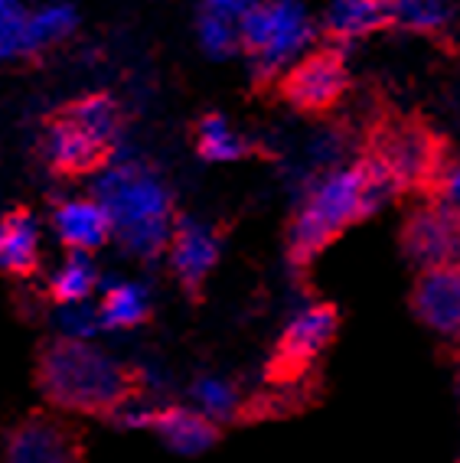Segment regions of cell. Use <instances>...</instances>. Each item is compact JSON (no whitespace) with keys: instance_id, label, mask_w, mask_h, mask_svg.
Segmentation results:
<instances>
[{"instance_id":"cell-11","label":"cell","mask_w":460,"mask_h":463,"mask_svg":"<svg viewBox=\"0 0 460 463\" xmlns=\"http://www.w3.org/2000/svg\"><path fill=\"white\" fill-rule=\"evenodd\" d=\"M411 307L427 330L441 336H460V268L421 271L411 290Z\"/></svg>"},{"instance_id":"cell-19","label":"cell","mask_w":460,"mask_h":463,"mask_svg":"<svg viewBox=\"0 0 460 463\" xmlns=\"http://www.w3.org/2000/svg\"><path fill=\"white\" fill-rule=\"evenodd\" d=\"M75 125H82L91 137L105 141L108 147L118 141V128H121V111L118 101L111 95H85V99L72 101L69 108H62Z\"/></svg>"},{"instance_id":"cell-4","label":"cell","mask_w":460,"mask_h":463,"mask_svg":"<svg viewBox=\"0 0 460 463\" xmlns=\"http://www.w3.org/2000/svg\"><path fill=\"white\" fill-rule=\"evenodd\" d=\"M317 24L301 0H255L242 20V50L252 56L255 79L284 75L307 56Z\"/></svg>"},{"instance_id":"cell-21","label":"cell","mask_w":460,"mask_h":463,"mask_svg":"<svg viewBox=\"0 0 460 463\" xmlns=\"http://www.w3.org/2000/svg\"><path fill=\"white\" fill-rule=\"evenodd\" d=\"M99 284V274H95V265L89 261V251H72L66 258V265L53 274L50 294L56 304H82L91 290Z\"/></svg>"},{"instance_id":"cell-13","label":"cell","mask_w":460,"mask_h":463,"mask_svg":"<svg viewBox=\"0 0 460 463\" xmlns=\"http://www.w3.org/2000/svg\"><path fill=\"white\" fill-rule=\"evenodd\" d=\"M150 430L170 447L173 454L180 457H199L219 440V428H216V421L209 414H203L199 408H183V405L157 408L154 428Z\"/></svg>"},{"instance_id":"cell-17","label":"cell","mask_w":460,"mask_h":463,"mask_svg":"<svg viewBox=\"0 0 460 463\" xmlns=\"http://www.w3.org/2000/svg\"><path fill=\"white\" fill-rule=\"evenodd\" d=\"M101 326L105 330H131L150 317V298L140 284L118 281L108 284L105 300H101Z\"/></svg>"},{"instance_id":"cell-7","label":"cell","mask_w":460,"mask_h":463,"mask_svg":"<svg viewBox=\"0 0 460 463\" xmlns=\"http://www.w3.org/2000/svg\"><path fill=\"white\" fill-rule=\"evenodd\" d=\"M346 82V62L337 50H321V52H307L281 75V91L284 99L297 108V111H327L343 99Z\"/></svg>"},{"instance_id":"cell-22","label":"cell","mask_w":460,"mask_h":463,"mask_svg":"<svg viewBox=\"0 0 460 463\" xmlns=\"http://www.w3.org/2000/svg\"><path fill=\"white\" fill-rule=\"evenodd\" d=\"M189 395H193V402H196L199 411L209 414L216 424L235 418V414H239V405H242L235 385L225 382V379H216V375H203V379L193 382Z\"/></svg>"},{"instance_id":"cell-8","label":"cell","mask_w":460,"mask_h":463,"mask_svg":"<svg viewBox=\"0 0 460 463\" xmlns=\"http://www.w3.org/2000/svg\"><path fill=\"white\" fill-rule=\"evenodd\" d=\"M337 326L340 317L330 304H311L304 310H297L288 326H284V333H281L272 373L278 379H291V375L304 373L307 365L333 343Z\"/></svg>"},{"instance_id":"cell-14","label":"cell","mask_w":460,"mask_h":463,"mask_svg":"<svg viewBox=\"0 0 460 463\" xmlns=\"http://www.w3.org/2000/svg\"><path fill=\"white\" fill-rule=\"evenodd\" d=\"M53 225H56V235L62 239V245H69L72 251H95L115 235L111 215L99 199L62 203L53 215Z\"/></svg>"},{"instance_id":"cell-15","label":"cell","mask_w":460,"mask_h":463,"mask_svg":"<svg viewBox=\"0 0 460 463\" xmlns=\"http://www.w3.org/2000/svg\"><path fill=\"white\" fill-rule=\"evenodd\" d=\"M392 24V0H330L323 30L333 43H356Z\"/></svg>"},{"instance_id":"cell-25","label":"cell","mask_w":460,"mask_h":463,"mask_svg":"<svg viewBox=\"0 0 460 463\" xmlns=\"http://www.w3.org/2000/svg\"><path fill=\"white\" fill-rule=\"evenodd\" d=\"M75 30V14L72 7H50L40 10L34 20H30V40H34V50H43V46H53L66 33Z\"/></svg>"},{"instance_id":"cell-24","label":"cell","mask_w":460,"mask_h":463,"mask_svg":"<svg viewBox=\"0 0 460 463\" xmlns=\"http://www.w3.org/2000/svg\"><path fill=\"white\" fill-rule=\"evenodd\" d=\"M30 20L34 17H26L17 0H0V59L34 52Z\"/></svg>"},{"instance_id":"cell-5","label":"cell","mask_w":460,"mask_h":463,"mask_svg":"<svg viewBox=\"0 0 460 463\" xmlns=\"http://www.w3.org/2000/svg\"><path fill=\"white\" fill-rule=\"evenodd\" d=\"M402 249L421 271L460 268V213L441 199L411 209L402 229Z\"/></svg>"},{"instance_id":"cell-23","label":"cell","mask_w":460,"mask_h":463,"mask_svg":"<svg viewBox=\"0 0 460 463\" xmlns=\"http://www.w3.org/2000/svg\"><path fill=\"white\" fill-rule=\"evenodd\" d=\"M199 43L213 59H229L232 52L242 50V24L203 10L199 14Z\"/></svg>"},{"instance_id":"cell-6","label":"cell","mask_w":460,"mask_h":463,"mask_svg":"<svg viewBox=\"0 0 460 463\" xmlns=\"http://www.w3.org/2000/svg\"><path fill=\"white\" fill-rule=\"evenodd\" d=\"M369 154L388 170V176L395 180L398 193L418 190V186L435 183L437 170H441L435 137L418 125L382 128V131L376 134V144H372Z\"/></svg>"},{"instance_id":"cell-12","label":"cell","mask_w":460,"mask_h":463,"mask_svg":"<svg viewBox=\"0 0 460 463\" xmlns=\"http://www.w3.org/2000/svg\"><path fill=\"white\" fill-rule=\"evenodd\" d=\"M111 147L99 137H91L82 125H75L66 111H59L50 125V164L62 176L95 174L108 164Z\"/></svg>"},{"instance_id":"cell-27","label":"cell","mask_w":460,"mask_h":463,"mask_svg":"<svg viewBox=\"0 0 460 463\" xmlns=\"http://www.w3.org/2000/svg\"><path fill=\"white\" fill-rule=\"evenodd\" d=\"M154 414H157V408H148V405H140V402H134V398H128V402L111 414V421L121 430H150L154 428Z\"/></svg>"},{"instance_id":"cell-3","label":"cell","mask_w":460,"mask_h":463,"mask_svg":"<svg viewBox=\"0 0 460 463\" xmlns=\"http://www.w3.org/2000/svg\"><path fill=\"white\" fill-rule=\"evenodd\" d=\"M95 199L111 215L115 239L124 251H131L134 258H157L167 251L177 225L173 196L150 166L138 160L105 166L95 180Z\"/></svg>"},{"instance_id":"cell-20","label":"cell","mask_w":460,"mask_h":463,"mask_svg":"<svg viewBox=\"0 0 460 463\" xmlns=\"http://www.w3.org/2000/svg\"><path fill=\"white\" fill-rule=\"evenodd\" d=\"M196 147H199V157L213 160V164H232V160H242L248 154V144L242 141L239 134H235V128L222 115H206L199 121Z\"/></svg>"},{"instance_id":"cell-18","label":"cell","mask_w":460,"mask_h":463,"mask_svg":"<svg viewBox=\"0 0 460 463\" xmlns=\"http://www.w3.org/2000/svg\"><path fill=\"white\" fill-rule=\"evenodd\" d=\"M457 17L454 0H392V24L408 33L437 36Z\"/></svg>"},{"instance_id":"cell-10","label":"cell","mask_w":460,"mask_h":463,"mask_svg":"<svg viewBox=\"0 0 460 463\" xmlns=\"http://www.w3.org/2000/svg\"><path fill=\"white\" fill-rule=\"evenodd\" d=\"M167 251H170V268L177 281L189 294H196L219 261V235L199 219H177Z\"/></svg>"},{"instance_id":"cell-28","label":"cell","mask_w":460,"mask_h":463,"mask_svg":"<svg viewBox=\"0 0 460 463\" xmlns=\"http://www.w3.org/2000/svg\"><path fill=\"white\" fill-rule=\"evenodd\" d=\"M431 186H435V199H441V203H447V206L460 213V160L441 164Z\"/></svg>"},{"instance_id":"cell-1","label":"cell","mask_w":460,"mask_h":463,"mask_svg":"<svg viewBox=\"0 0 460 463\" xmlns=\"http://www.w3.org/2000/svg\"><path fill=\"white\" fill-rule=\"evenodd\" d=\"M398 193L388 170L372 154L353 164L323 170L307 186L288 232V251L294 265H311L330 241L343 235L366 215L379 213Z\"/></svg>"},{"instance_id":"cell-9","label":"cell","mask_w":460,"mask_h":463,"mask_svg":"<svg viewBox=\"0 0 460 463\" xmlns=\"http://www.w3.org/2000/svg\"><path fill=\"white\" fill-rule=\"evenodd\" d=\"M0 463H82L79 434L53 414H30L10 430Z\"/></svg>"},{"instance_id":"cell-26","label":"cell","mask_w":460,"mask_h":463,"mask_svg":"<svg viewBox=\"0 0 460 463\" xmlns=\"http://www.w3.org/2000/svg\"><path fill=\"white\" fill-rule=\"evenodd\" d=\"M59 326H62V336L72 339H91L101 326V310H91V307L82 304H66V310L59 314Z\"/></svg>"},{"instance_id":"cell-16","label":"cell","mask_w":460,"mask_h":463,"mask_svg":"<svg viewBox=\"0 0 460 463\" xmlns=\"http://www.w3.org/2000/svg\"><path fill=\"white\" fill-rule=\"evenodd\" d=\"M40 265V229L26 209H10L0 219V271L30 278Z\"/></svg>"},{"instance_id":"cell-2","label":"cell","mask_w":460,"mask_h":463,"mask_svg":"<svg viewBox=\"0 0 460 463\" xmlns=\"http://www.w3.org/2000/svg\"><path fill=\"white\" fill-rule=\"evenodd\" d=\"M36 385L59 411L95 418H111L128 398H134V375L101 349L89 346V339L72 336L53 339L50 346H43L36 363Z\"/></svg>"}]
</instances>
